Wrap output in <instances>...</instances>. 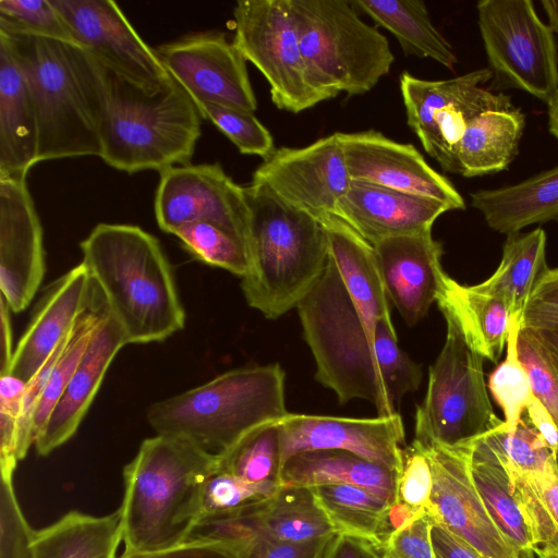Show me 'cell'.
I'll return each mask as SVG.
<instances>
[{
    "mask_svg": "<svg viewBox=\"0 0 558 558\" xmlns=\"http://www.w3.org/2000/svg\"><path fill=\"white\" fill-rule=\"evenodd\" d=\"M80 247L126 344L160 342L184 328L172 268L156 236L134 225L98 223Z\"/></svg>",
    "mask_w": 558,
    "mask_h": 558,
    "instance_id": "1",
    "label": "cell"
},
{
    "mask_svg": "<svg viewBox=\"0 0 558 558\" xmlns=\"http://www.w3.org/2000/svg\"><path fill=\"white\" fill-rule=\"evenodd\" d=\"M19 62L34 102L38 161L100 157L105 75L78 45L0 32Z\"/></svg>",
    "mask_w": 558,
    "mask_h": 558,
    "instance_id": "2",
    "label": "cell"
},
{
    "mask_svg": "<svg viewBox=\"0 0 558 558\" xmlns=\"http://www.w3.org/2000/svg\"><path fill=\"white\" fill-rule=\"evenodd\" d=\"M219 457L165 434L142 441L123 469L124 551H150L185 542L201 518L202 493Z\"/></svg>",
    "mask_w": 558,
    "mask_h": 558,
    "instance_id": "3",
    "label": "cell"
},
{
    "mask_svg": "<svg viewBox=\"0 0 558 558\" xmlns=\"http://www.w3.org/2000/svg\"><path fill=\"white\" fill-rule=\"evenodd\" d=\"M248 209L247 270L241 288L247 304L277 319L307 295L324 272L328 239L320 220L251 182L244 186Z\"/></svg>",
    "mask_w": 558,
    "mask_h": 558,
    "instance_id": "4",
    "label": "cell"
},
{
    "mask_svg": "<svg viewBox=\"0 0 558 558\" xmlns=\"http://www.w3.org/2000/svg\"><path fill=\"white\" fill-rule=\"evenodd\" d=\"M102 69L100 158L131 174L190 163L202 134V116L185 89L170 77L161 87L146 90Z\"/></svg>",
    "mask_w": 558,
    "mask_h": 558,
    "instance_id": "5",
    "label": "cell"
},
{
    "mask_svg": "<svg viewBox=\"0 0 558 558\" xmlns=\"http://www.w3.org/2000/svg\"><path fill=\"white\" fill-rule=\"evenodd\" d=\"M284 377L279 364L231 369L150 404L147 422L157 434L182 437L220 454L248 433L280 422L289 413Z\"/></svg>",
    "mask_w": 558,
    "mask_h": 558,
    "instance_id": "6",
    "label": "cell"
},
{
    "mask_svg": "<svg viewBox=\"0 0 558 558\" xmlns=\"http://www.w3.org/2000/svg\"><path fill=\"white\" fill-rule=\"evenodd\" d=\"M296 308L315 359L316 380L331 389L341 404L363 399L373 403L380 416L396 413L374 332L359 313L330 255L320 278Z\"/></svg>",
    "mask_w": 558,
    "mask_h": 558,
    "instance_id": "7",
    "label": "cell"
},
{
    "mask_svg": "<svg viewBox=\"0 0 558 558\" xmlns=\"http://www.w3.org/2000/svg\"><path fill=\"white\" fill-rule=\"evenodd\" d=\"M290 2L311 77L328 99L366 94L389 73L395 56L387 37L351 1Z\"/></svg>",
    "mask_w": 558,
    "mask_h": 558,
    "instance_id": "8",
    "label": "cell"
},
{
    "mask_svg": "<svg viewBox=\"0 0 558 558\" xmlns=\"http://www.w3.org/2000/svg\"><path fill=\"white\" fill-rule=\"evenodd\" d=\"M444 347L429 367L425 399L416 408L415 438L421 445L456 447L497 428L484 379V357L466 343L457 322L444 314Z\"/></svg>",
    "mask_w": 558,
    "mask_h": 558,
    "instance_id": "9",
    "label": "cell"
},
{
    "mask_svg": "<svg viewBox=\"0 0 558 558\" xmlns=\"http://www.w3.org/2000/svg\"><path fill=\"white\" fill-rule=\"evenodd\" d=\"M233 21V45L264 75L278 109L299 113L328 99L301 52L290 0H240Z\"/></svg>",
    "mask_w": 558,
    "mask_h": 558,
    "instance_id": "10",
    "label": "cell"
},
{
    "mask_svg": "<svg viewBox=\"0 0 558 558\" xmlns=\"http://www.w3.org/2000/svg\"><path fill=\"white\" fill-rule=\"evenodd\" d=\"M478 26L490 71L506 88H519L548 102L558 89L554 33L530 0H483Z\"/></svg>",
    "mask_w": 558,
    "mask_h": 558,
    "instance_id": "11",
    "label": "cell"
},
{
    "mask_svg": "<svg viewBox=\"0 0 558 558\" xmlns=\"http://www.w3.org/2000/svg\"><path fill=\"white\" fill-rule=\"evenodd\" d=\"M492 76L489 69L441 81L400 75L407 123L446 172L457 173L456 151L469 121L482 111L512 105L507 95L482 87Z\"/></svg>",
    "mask_w": 558,
    "mask_h": 558,
    "instance_id": "12",
    "label": "cell"
},
{
    "mask_svg": "<svg viewBox=\"0 0 558 558\" xmlns=\"http://www.w3.org/2000/svg\"><path fill=\"white\" fill-rule=\"evenodd\" d=\"M421 446L433 471L429 513L435 522L481 558H524L494 522L474 485L470 471L471 442L456 447Z\"/></svg>",
    "mask_w": 558,
    "mask_h": 558,
    "instance_id": "13",
    "label": "cell"
},
{
    "mask_svg": "<svg viewBox=\"0 0 558 558\" xmlns=\"http://www.w3.org/2000/svg\"><path fill=\"white\" fill-rule=\"evenodd\" d=\"M78 46L132 84L154 90L170 80L155 49L111 0H51Z\"/></svg>",
    "mask_w": 558,
    "mask_h": 558,
    "instance_id": "14",
    "label": "cell"
},
{
    "mask_svg": "<svg viewBox=\"0 0 558 558\" xmlns=\"http://www.w3.org/2000/svg\"><path fill=\"white\" fill-rule=\"evenodd\" d=\"M154 210L159 228L172 234L197 221L215 223L245 246L248 209L244 186L236 184L220 163L182 165L160 172Z\"/></svg>",
    "mask_w": 558,
    "mask_h": 558,
    "instance_id": "15",
    "label": "cell"
},
{
    "mask_svg": "<svg viewBox=\"0 0 558 558\" xmlns=\"http://www.w3.org/2000/svg\"><path fill=\"white\" fill-rule=\"evenodd\" d=\"M162 65L195 104H215L248 112L257 109L246 60L221 32H202L155 49Z\"/></svg>",
    "mask_w": 558,
    "mask_h": 558,
    "instance_id": "16",
    "label": "cell"
},
{
    "mask_svg": "<svg viewBox=\"0 0 558 558\" xmlns=\"http://www.w3.org/2000/svg\"><path fill=\"white\" fill-rule=\"evenodd\" d=\"M284 203L320 218L335 215L351 177L337 133L304 147H279L254 171L252 181Z\"/></svg>",
    "mask_w": 558,
    "mask_h": 558,
    "instance_id": "17",
    "label": "cell"
},
{
    "mask_svg": "<svg viewBox=\"0 0 558 558\" xmlns=\"http://www.w3.org/2000/svg\"><path fill=\"white\" fill-rule=\"evenodd\" d=\"M279 428L282 463L304 451L343 450L399 473L402 470L404 427L398 412L375 418L289 412Z\"/></svg>",
    "mask_w": 558,
    "mask_h": 558,
    "instance_id": "18",
    "label": "cell"
},
{
    "mask_svg": "<svg viewBox=\"0 0 558 558\" xmlns=\"http://www.w3.org/2000/svg\"><path fill=\"white\" fill-rule=\"evenodd\" d=\"M351 180L421 195L464 209L463 197L411 144L398 143L375 130L337 132Z\"/></svg>",
    "mask_w": 558,
    "mask_h": 558,
    "instance_id": "19",
    "label": "cell"
},
{
    "mask_svg": "<svg viewBox=\"0 0 558 558\" xmlns=\"http://www.w3.org/2000/svg\"><path fill=\"white\" fill-rule=\"evenodd\" d=\"M45 271L44 232L26 179L0 178V290L11 312L29 305Z\"/></svg>",
    "mask_w": 558,
    "mask_h": 558,
    "instance_id": "20",
    "label": "cell"
},
{
    "mask_svg": "<svg viewBox=\"0 0 558 558\" xmlns=\"http://www.w3.org/2000/svg\"><path fill=\"white\" fill-rule=\"evenodd\" d=\"M373 247L389 301L409 326L417 324L437 301L446 275L441 243L428 230L391 236Z\"/></svg>",
    "mask_w": 558,
    "mask_h": 558,
    "instance_id": "21",
    "label": "cell"
},
{
    "mask_svg": "<svg viewBox=\"0 0 558 558\" xmlns=\"http://www.w3.org/2000/svg\"><path fill=\"white\" fill-rule=\"evenodd\" d=\"M96 293L97 288L83 263L51 282L14 350L9 374L28 383L70 335Z\"/></svg>",
    "mask_w": 558,
    "mask_h": 558,
    "instance_id": "22",
    "label": "cell"
},
{
    "mask_svg": "<svg viewBox=\"0 0 558 558\" xmlns=\"http://www.w3.org/2000/svg\"><path fill=\"white\" fill-rule=\"evenodd\" d=\"M448 210L437 199L351 180L335 215L374 245L391 236L432 230Z\"/></svg>",
    "mask_w": 558,
    "mask_h": 558,
    "instance_id": "23",
    "label": "cell"
},
{
    "mask_svg": "<svg viewBox=\"0 0 558 558\" xmlns=\"http://www.w3.org/2000/svg\"><path fill=\"white\" fill-rule=\"evenodd\" d=\"M124 333L109 312L99 323L45 427L35 440L38 454L48 456L73 437L96 397Z\"/></svg>",
    "mask_w": 558,
    "mask_h": 558,
    "instance_id": "24",
    "label": "cell"
},
{
    "mask_svg": "<svg viewBox=\"0 0 558 558\" xmlns=\"http://www.w3.org/2000/svg\"><path fill=\"white\" fill-rule=\"evenodd\" d=\"M38 162L37 118L28 84L0 36V178L26 179Z\"/></svg>",
    "mask_w": 558,
    "mask_h": 558,
    "instance_id": "25",
    "label": "cell"
},
{
    "mask_svg": "<svg viewBox=\"0 0 558 558\" xmlns=\"http://www.w3.org/2000/svg\"><path fill=\"white\" fill-rule=\"evenodd\" d=\"M318 219L326 230L329 255L343 283L359 313L375 332L377 322L391 317L374 247L338 216L329 214Z\"/></svg>",
    "mask_w": 558,
    "mask_h": 558,
    "instance_id": "26",
    "label": "cell"
},
{
    "mask_svg": "<svg viewBox=\"0 0 558 558\" xmlns=\"http://www.w3.org/2000/svg\"><path fill=\"white\" fill-rule=\"evenodd\" d=\"M436 302L442 314L457 322L473 351L498 361L514 319L502 299L476 286H462L446 274Z\"/></svg>",
    "mask_w": 558,
    "mask_h": 558,
    "instance_id": "27",
    "label": "cell"
},
{
    "mask_svg": "<svg viewBox=\"0 0 558 558\" xmlns=\"http://www.w3.org/2000/svg\"><path fill=\"white\" fill-rule=\"evenodd\" d=\"M399 472L343 450H311L290 457L282 466L281 486L315 487L350 484L395 502Z\"/></svg>",
    "mask_w": 558,
    "mask_h": 558,
    "instance_id": "28",
    "label": "cell"
},
{
    "mask_svg": "<svg viewBox=\"0 0 558 558\" xmlns=\"http://www.w3.org/2000/svg\"><path fill=\"white\" fill-rule=\"evenodd\" d=\"M488 227L505 234L558 218V166L514 185L471 194Z\"/></svg>",
    "mask_w": 558,
    "mask_h": 558,
    "instance_id": "29",
    "label": "cell"
},
{
    "mask_svg": "<svg viewBox=\"0 0 558 558\" xmlns=\"http://www.w3.org/2000/svg\"><path fill=\"white\" fill-rule=\"evenodd\" d=\"M524 125V113L513 105L476 114L457 147V173L472 178L506 169L518 154Z\"/></svg>",
    "mask_w": 558,
    "mask_h": 558,
    "instance_id": "30",
    "label": "cell"
},
{
    "mask_svg": "<svg viewBox=\"0 0 558 558\" xmlns=\"http://www.w3.org/2000/svg\"><path fill=\"white\" fill-rule=\"evenodd\" d=\"M121 542L119 509L106 515L73 510L33 532L32 558H117Z\"/></svg>",
    "mask_w": 558,
    "mask_h": 558,
    "instance_id": "31",
    "label": "cell"
},
{
    "mask_svg": "<svg viewBox=\"0 0 558 558\" xmlns=\"http://www.w3.org/2000/svg\"><path fill=\"white\" fill-rule=\"evenodd\" d=\"M470 471L494 522L524 558H535L524 518L511 492L504 462L486 434L471 441Z\"/></svg>",
    "mask_w": 558,
    "mask_h": 558,
    "instance_id": "32",
    "label": "cell"
},
{
    "mask_svg": "<svg viewBox=\"0 0 558 558\" xmlns=\"http://www.w3.org/2000/svg\"><path fill=\"white\" fill-rule=\"evenodd\" d=\"M354 8L390 32L404 54L429 58L452 70L458 62L450 43L434 26L421 0H352Z\"/></svg>",
    "mask_w": 558,
    "mask_h": 558,
    "instance_id": "33",
    "label": "cell"
},
{
    "mask_svg": "<svg viewBox=\"0 0 558 558\" xmlns=\"http://www.w3.org/2000/svg\"><path fill=\"white\" fill-rule=\"evenodd\" d=\"M545 248L546 234L541 228L508 234L499 266L488 279L475 284L476 288L502 299L513 318L521 323L534 288L549 269Z\"/></svg>",
    "mask_w": 558,
    "mask_h": 558,
    "instance_id": "34",
    "label": "cell"
},
{
    "mask_svg": "<svg viewBox=\"0 0 558 558\" xmlns=\"http://www.w3.org/2000/svg\"><path fill=\"white\" fill-rule=\"evenodd\" d=\"M256 521L260 533L289 543H311L336 534L311 487L280 486L258 506Z\"/></svg>",
    "mask_w": 558,
    "mask_h": 558,
    "instance_id": "35",
    "label": "cell"
},
{
    "mask_svg": "<svg viewBox=\"0 0 558 558\" xmlns=\"http://www.w3.org/2000/svg\"><path fill=\"white\" fill-rule=\"evenodd\" d=\"M313 488L336 534L367 539L383 553L387 541V514L393 502L356 485L328 484Z\"/></svg>",
    "mask_w": 558,
    "mask_h": 558,
    "instance_id": "36",
    "label": "cell"
},
{
    "mask_svg": "<svg viewBox=\"0 0 558 558\" xmlns=\"http://www.w3.org/2000/svg\"><path fill=\"white\" fill-rule=\"evenodd\" d=\"M506 470L535 548V557L558 556V462L531 475Z\"/></svg>",
    "mask_w": 558,
    "mask_h": 558,
    "instance_id": "37",
    "label": "cell"
},
{
    "mask_svg": "<svg viewBox=\"0 0 558 558\" xmlns=\"http://www.w3.org/2000/svg\"><path fill=\"white\" fill-rule=\"evenodd\" d=\"M218 457L220 471L251 483L281 486L283 463L279 422L248 433Z\"/></svg>",
    "mask_w": 558,
    "mask_h": 558,
    "instance_id": "38",
    "label": "cell"
},
{
    "mask_svg": "<svg viewBox=\"0 0 558 558\" xmlns=\"http://www.w3.org/2000/svg\"><path fill=\"white\" fill-rule=\"evenodd\" d=\"M196 259L244 277L247 270L245 246L223 228L197 221L178 228L173 233Z\"/></svg>",
    "mask_w": 558,
    "mask_h": 558,
    "instance_id": "39",
    "label": "cell"
},
{
    "mask_svg": "<svg viewBox=\"0 0 558 558\" xmlns=\"http://www.w3.org/2000/svg\"><path fill=\"white\" fill-rule=\"evenodd\" d=\"M520 327L521 323L513 319L507 339L506 359L488 377V388L504 412L502 425L506 429L518 426L534 398L526 372L518 356L517 338Z\"/></svg>",
    "mask_w": 558,
    "mask_h": 558,
    "instance_id": "40",
    "label": "cell"
},
{
    "mask_svg": "<svg viewBox=\"0 0 558 558\" xmlns=\"http://www.w3.org/2000/svg\"><path fill=\"white\" fill-rule=\"evenodd\" d=\"M486 436L497 449L505 466L519 474H536L553 462H558L544 438L525 417L513 429H506L501 423L486 433Z\"/></svg>",
    "mask_w": 558,
    "mask_h": 558,
    "instance_id": "41",
    "label": "cell"
},
{
    "mask_svg": "<svg viewBox=\"0 0 558 558\" xmlns=\"http://www.w3.org/2000/svg\"><path fill=\"white\" fill-rule=\"evenodd\" d=\"M0 32L77 45L51 0H0Z\"/></svg>",
    "mask_w": 558,
    "mask_h": 558,
    "instance_id": "42",
    "label": "cell"
},
{
    "mask_svg": "<svg viewBox=\"0 0 558 558\" xmlns=\"http://www.w3.org/2000/svg\"><path fill=\"white\" fill-rule=\"evenodd\" d=\"M280 486L255 484L217 470L205 482L201 499V518L239 512L258 506Z\"/></svg>",
    "mask_w": 558,
    "mask_h": 558,
    "instance_id": "43",
    "label": "cell"
},
{
    "mask_svg": "<svg viewBox=\"0 0 558 558\" xmlns=\"http://www.w3.org/2000/svg\"><path fill=\"white\" fill-rule=\"evenodd\" d=\"M201 116L225 134L241 154L267 159L274 151V138L254 112L215 104H196Z\"/></svg>",
    "mask_w": 558,
    "mask_h": 558,
    "instance_id": "44",
    "label": "cell"
},
{
    "mask_svg": "<svg viewBox=\"0 0 558 558\" xmlns=\"http://www.w3.org/2000/svg\"><path fill=\"white\" fill-rule=\"evenodd\" d=\"M26 384L12 374L0 376V469L2 480H13L20 461V418Z\"/></svg>",
    "mask_w": 558,
    "mask_h": 558,
    "instance_id": "45",
    "label": "cell"
},
{
    "mask_svg": "<svg viewBox=\"0 0 558 558\" xmlns=\"http://www.w3.org/2000/svg\"><path fill=\"white\" fill-rule=\"evenodd\" d=\"M517 350L534 397L547 409L558 427V374L530 329L520 327Z\"/></svg>",
    "mask_w": 558,
    "mask_h": 558,
    "instance_id": "46",
    "label": "cell"
},
{
    "mask_svg": "<svg viewBox=\"0 0 558 558\" xmlns=\"http://www.w3.org/2000/svg\"><path fill=\"white\" fill-rule=\"evenodd\" d=\"M433 471L425 449L413 439L403 449V464L398 477L396 501L416 511L430 509Z\"/></svg>",
    "mask_w": 558,
    "mask_h": 558,
    "instance_id": "47",
    "label": "cell"
},
{
    "mask_svg": "<svg viewBox=\"0 0 558 558\" xmlns=\"http://www.w3.org/2000/svg\"><path fill=\"white\" fill-rule=\"evenodd\" d=\"M33 532L17 502L12 480L1 478L0 558H32Z\"/></svg>",
    "mask_w": 558,
    "mask_h": 558,
    "instance_id": "48",
    "label": "cell"
},
{
    "mask_svg": "<svg viewBox=\"0 0 558 558\" xmlns=\"http://www.w3.org/2000/svg\"><path fill=\"white\" fill-rule=\"evenodd\" d=\"M521 327L558 329V268L548 269L537 282L523 311Z\"/></svg>",
    "mask_w": 558,
    "mask_h": 558,
    "instance_id": "49",
    "label": "cell"
},
{
    "mask_svg": "<svg viewBox=\"0 0 558 558\" xmlns=\"http://www.w3.org/2000/svg\"><path fill=\"white\" fill-rule=\"evenodd\" d=\"M434 523L432 514L426 512L395 531L385 543V557L435 558L432 542Z\"/></svg>",
    "mask_w": 558,
    "mask_h": 558,
    "instance_id": "50",
    "label": "cell"
},
{
    "mask_svg": "<svg viewBox=\"0 0 558 558\" xmlns=\"http://www.w3.org/2000/svg\"><path fill=\"white\" fill-rule=\"evenodd\" d=\"M329 538L311 543H289L259 531L235 548L238 558H320Z\"/></svg>",
    "mask_w": 558,
    "mask_h": 558,
    "instance_id": "51",
    "label": "cell"
},
{
    "mask_svg": "<svg viewBox=\"0 0 558 558\" xmlns=\"http://www.w3.org/2000/svg\"><path fill=\"white\" fill-rule=\"evenodd\" d=\"M119 558H238V554L232 546L221 542L186 539L158 550L123 551Z\"/></svg>",
    "mask_w": 558,
    "mask_h": 558,
    "instance_id": "52",
    "label": "cell"
},
{
    "mask_svg": "<svg viewBox=\"0 0 558 558\" xmlns=\"http://www.w3.org/2000/svg\"><path fill=\"white\" fill-rule=\"evenodd\" d=\"M320 558H385L372 542L344 534H333Z\"/></svg>",
    "mask_w": 558,
    "mask_h": 558,
    "instance_id": "53",
    "label": "cell"
},
{
    "mask_svg": "<svg viewBox=\"0 0 558 558\" xmlns=\"http://www.w3.org/2000/svg\"><path fill=\"white\" fill-rule=\"evenodd\" d=\"M435 558H481L469 545L438 523L432 527Z\"/></svg>",
    "mask_w": 558,
    "mask_h": 558,
    "instance_id": "54",
    "label": "cell"
},
{
    "mask_svg": "<svg viewBox=\"0 0 558 558\" xmlns=\"http://www.w3.org/2000/svg\"><path fill=\"white\" fill-rule=\"evenodd\" d=\"M525 420L544 438L558 460V427L547 409L535 397L525 410Z\"/></svg>",
    "mask_w": 558,
    "mask_h": 558,
    "instance_id": "55",
    "label": "cell"
},
{
    "mask_svg": "<svg viewBox=\"0 0 558 558\" xmlns=\"http://www.w3.org/2000/svg\"><path fill=\"white\" fill-rule=\"evenodd\" d=\"M11 310L0 296V376L9 374L13 359V333L10 317Z\"/></svg>",
    "mask_w": 558,
    "mask_h": 558,
    "instance_id": "56",
    "label": "cell"
},
{
    "mask_svg": "<svg viewBox=\"0 0 558 558\" xmlns=\"http://www.w3.org/2000/svg\"><path fill=\"white\" fill-rule=\"evenodd\" d=\"M530 330L533 332V335L539 342L545 354L547 355L556 373L558 374V329Z\"/></svg>",
    "mask_w": 558,
    "mask_h": 558,
    "instance_id": "57",
    "label": "cell"
},
{
    "mask_svg": "<svg viewBox=\"0 0 558 558\" xmlns=\"http://www.w3.org/2000/svg\"><path fill=\"white\" fill-rule=\"evenodd\" d=\"M548 105V129L549 132L558 140V89L554 97L547 102Z\"/></svg>",
    "mask_w": 558,
    "mask_h": 558,
    "instance_id": "58",
    "label": "cell"
},
{
    "mask_svg": "<svg viewBox=\"0 0 558 558\" xmlns=\"http://www.w3.org/2000/svg\"><path fill=\"white\" fill-rule=\"evenodd\" d=\"M542 4L549 20V28L558 35V0H544Z\"/></svg>",
    "mask_w": 558,
    "mask_h": 558,
    "instance_id": "59",
    "label": "cell"
},
{
    "mask_svg": "<svg viewBox=\"0 0 558 558\" xmlns=\"http://www.w3.org/2000/svg\"><path fill=\"white\" fill-rule=\"evenodd\" d=\"M535 558H558V556H536Z\"/></svg>",
    "mask_w": 558,
    "mask_h": 558,
    "instance_id": "60",
    "label": "cell"
},
{
    "mask_svg": "<svg viewBox=\"0 0 558 558\" xmlns=\"http://www.w3.org/2000/svg\"><path fill=\"white\" fill-rule=\"evenodd\" d=\"M385 558H389V557H385Z\"/></svg>",
    "mask_w": 558,
    "mask_h": 558,
    "instance_id": "61",
    "label": "cell"
}]
</instances>
